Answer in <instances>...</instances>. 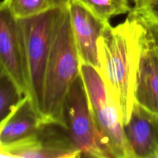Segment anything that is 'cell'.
<instances>
[{
	"mask_svg": "<svg viewBox=\"0 0 158 158\" xmlns=\"http://www.w3.org/2000/svg\"><path fill=\"white\" fill-rule=\"evenodd\" d=\"M46 1H47L48 5L50 7H52V6H59L66 5L69 0H46Z\"/></svg>",
	"mask_w": 158,
	"mask_h": 158,
	"instance_id": "obj_17",
	"label": "cell"
},
{
	"mask_svg": "<svg viewBox=\"0 0 158 158\" xmlns=\"http://www.w3.org/2000/svg\"><path fill=\"white\" fill-rule=\"evenodd\" d=\"M28 97L6 123L1 135L3 145L9 144L33 134L43 123Z\"/></svg>",
	"mask_w": 158,
	"mask_h": 158,
	"instance_id": "obj_11",
	"label": "cell"
},
{
	"mask_svg": "<svg viewBox=\"0 0 158 158\" xmlns=\"http://www.w3.org/2000/svg\"><path fill=\"white\" fill-rule=\"evenodd\" d=\"M0 73L9 76L27 97V77L19 24L5 0L0 2Z\"/></svg>",
	"mask_w": 158,
	"mask_h": 158,
	"instance_id": "obj_7",
	"label": "cell"
},
{
	"mask_svg": "<svg viewBox=\"0 0 158 158\" xmlns=\"http://www.w3.org/2000/svg\"><path fill=\"white\" fill-rule=\"evenodd\" d=\"M132 1H133V2L135 4V6H139V5L142 2H143V0H132Z\"/></svg>",
	"mask_w": 158,
	"mask_h": 158,
	"instance_id": "obj_18",
	"label": "cell"
},
{
	"mask_svg": "<svg viewBox=\"0 0 158 158\" xmlns=\"http://www.w3.org/2000/svg\"><path fill=\"white\" fill-rule=\"evenodd\" d=\"M63 6H52L31 17L18 19L24 49L27 97L40 117L45 75L54 29Z\"/></svg>",
	"mask_w": 158,
	"mask_h": 158,
	"instance_id": "obj_3",
	"label": "cell"
},
{
	"mask_svg": "<svg viewBox=\"0 0 158 158\" xmlns=\"http://www.w3.org/2000/svg\"><path fill=\"white\" fill-rule=\"evenodd\" d=\"M103 20L121 14L129 13L132 8L128 0H79Z\"/></svg>",
	"mask_w": 158,
	"mask_h": 158,
	"instance_id": "obj_13",
	"label": "cell"
},
{
	"mask_svg": "<svg viewBox=\"0 0 158 158\" xmlns=\"http://www.w3.org/2000/svg\"><path fill=\"white\" fill-rule=\"evenodd\" d=\"M123 130L134 158H158V115L134 103Z\"/></svg>",
	"mask_w": 158,
	"mask_h": 158,
	"instance_id": "obj_9",
	"label": "cell"
},
{
	"mask_svg": "<svg viewBox=\"0 0 158 158\" xmlns=\"http://www.w3.org/2000/svg\"><path fill=\"white\" fill-rule=\"evenodd\" d=\"M24 97L12 79L0 73V122L8 117Z\"/></svg>",
	"mask_w": 158,
	"mask_h": 158,
	"instance_id": "obj_12",
	"label": "cell"
},
{
	"mask_svg": "<svg viewBox=\"0 0 158 158\" xmlns=\"http://www.w3.org/2000/svg\"><path fill=\"white\" fill-rule=\"evenodd\" d=\"M134 102L149 112L158 115V58L147 33L137 72Z\"/></svg>",
	"mask_w": 158,
	"mask_h": 158,
	"instance_id": "obj_10",
	"label": "cell"
},
{
	"mask_svg": "<svg viewBox=\"0 0 158 158\" xmlns=\"http://www.w3.org/2000/svg\"><path fill=\"white\" fill-rule=\"evenodd\" d=\"M1 145H2V142H1V139H0V148H1Z\"/></svg>",
	"mask_w": 158,
	"mask_h": 158,
	"instance_id": "obj_19",
	"label": "cell"
},
{
	"mask_svg": "<svg viewBox=\"0 0 158 158\" xmlns=\"http://www.w3.org/2000/svg\"><path fill=\"white\" fill-rule=\"evenodd\" d=\"M80 75L94 122L111 157L134 158L125 136L120 111L99 70L91 65L81 63Z\"/></svg>",
	"mask_w": 158,
	"mask_h": 158,
	"instance_id": "obj_4",
	"label": "cell"
},
{
	"mask_svg": "<svg viewBox=\"0 0 158 158\" xmlns=\"http://www.w3.org/2000/svg\"><path fill=\"white\" fill-rule=\"evenodd\" d=\"M63 119L68 134L81 157H111L94 122L80 74L66 96Z\"/></svg>",
	"mask_w": 158,
	"mask_h": 158,
	"instance_id": "obj_5",
	"label": "cell"
},
{
	"mask_svg": "<svg viewBox=\"0 0 158 158\" xmlns=\"http://www.w3.org/2000/svg\"><path fill=\"white\" fill-rule=\"evenodd\" d=\"M80 65L69 11L64 5L56 23L46 66L41 111L43 122H57L65 126L64 100L72 83L80 74Z\"/></svg>",
	"mask_w": 158,
	"mask_h": 158,
	"instance_id": "obj_2",
	"label": "cell"
},
{
	"mask_svg": "<svg viewBox=\"0 0 158 158\" xmlns=\"http://www.w3.org/2000/svg\"><path fill=\"white\" fill-rule=\"evenodd\" d=\"M9 157H80L66 127L57 122H43L33 134L19 141L2 144Z\"/></svg>",
	"mask_w": 158,
	"mask_h": 158,
	"instance_id": "obj_6",
	"label": "cell"
},
{
	"mask_svg": "<svg viewBox=\"0 0 158 158\" xmlns=\"http://www.w3.org/2000/svg\"><path fill=\"white\" fill-rule=\"evenodd\" d=\"M145 28L129 12L117 26L108 24L98 40L99 72L120 111L123 124L131 118Z\"/></svg>",
	"mask_w": 158,
	"mask_h": 158,
	"instance_id": "obj_1",
	"label": "cell"
},
{
	"mask_svg": "<svg viewBox=\"0 0 158 158\" xmlns=\"http://www.w3.org/2000/svg\"><path fill=\"white\" fill-rule=\"evenodd\" d=\"M130 12L137 17L158 22V0H143L139 6L132 8Z\"/></svg>",
	"mask_w": 158,
	"mask_h": 158,
	"instance_id": "obj_15",
	"label": "cell"
},
{
	"mask_svg": "<svg viewBox=\"0 0 158 158\" xmlns=\"http://www.w3.org/2000/svg\"><path fill=\"white\" fill-rule=\"evenodd\" d=\"M17 19L31 17L49 9L46 0H5Z\"/></svg>",
	"mask_w": 158,
	"mask_h": 158,
	"instance_id": "obj_14",
	"label": "cell"
},
{
	"mask_svg": "<svg viewBox=\"0 0 158 158\" xmlns=\"http://www.w3.org/2000/svg\"><path fill=\"white\" fill-rule=\"evenodd\" d=\"M137 18L141 22V23L144 26L147 36H148V40L152 46L153 49L158 58V22L148 19L140 18V17H137Z\"/></svg>",
	"mask_w": 158,
	"mask_h": 158,
	"instance_id": "obj_16",
	"label": "cell"
},
{
	"mask_svg": "<svg viewBox=\"0 0 158 158\" xmlns=\"http://www.w3.org/2000/svg\"><path fill=\"white\" fill-rule=\"evenodd\" d=\"M66 6L80 61L99 70L98 40L110 22L100 19L79 0H69Z\"/></svg>",
	"mask_w": 158,
	"mask_h": 158,
	"instance_id": "obj_8",
	"label": "cell"
}]
</instances>
